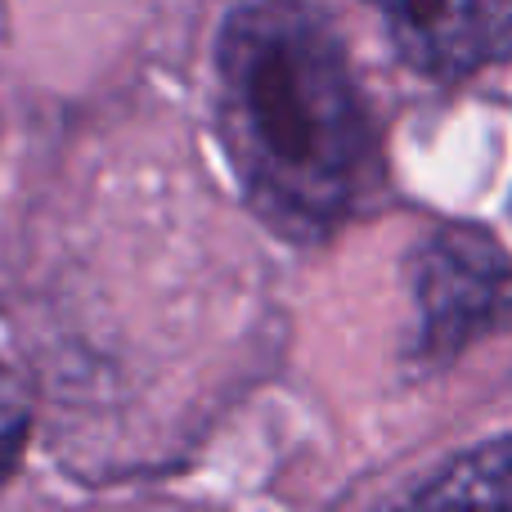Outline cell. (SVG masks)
<instances>
[{
  "label": "cell",
  "mask_w": 512,
  "mask_h": 512,
  "mask_svg": "<svg viewBox=\"0 0 512 512\" xmlns=\"http://www.w3.org/2000/svg\"><path fill=\"white\" fill-rule=\"evenodd\" d=\"M216 122L252 212L319 243L382 189L373 108L315 0H239L216 36Z\"/></svg>",
  "instance_id": "cell-1"
},
{
  "label": "cell",
  "mask_w": 512,
  "mask_h": 512,
  "mask_svg": "<svg viewBox=\"0 0 512 512\" xmlns=\"http://www.w3.org/2000/svg\"><path fill=\"white\" fill-rule=\"evenodd\" d=\"M418 355L454 360L512 324V256L472 221L441 225L414 261Z\"/></svg>",
  "instance_id": "cell-2"
},
{
  "label": "cell",
  "mask_w": 512,
  "mask_h": 512,
  "mask_svg": "<svg viewBox=\"0 0 512 512\" xmlns=\"http://www.w3.org/2000/svg\"><path fill=\"white\" fill-rule=\"evenodd\" d=\"M409 72L468 81L512 59V0H364Z\"/></svg>",
  "instance_id": "cell-3"
},
{
  "label": "cell",
  "mask_w": 512,
  "mask_h": 512,
  "mask_svg": "<svg viewBox=\"0 0 512 512\" xmlns=\"http://www.w3.org/2000/svg\"><path fill=\"white\" fill-rule=\"evenodd\" d=\"M409 499L423 508H441V504L512 508V436H499V441H486L477 450L459 454Z\"/></svg>",
  "instance_id": "cell-4"
},
{
  "label": "cell",
  "mask_w": 512,
  "mask_h": 512,
  "mask_svg": "<svg viewBox=\"0 0 512 512\" xmlns=\"http://www.w3.org/2000/svg\"><path fill=\"white\" fill-rule=\"evenodd\" d=\"M27 436H32V396H27L23 378L9 364H0V486L23 463Z\"/></svg>",
  "instance_id": "cell-5"
}]
</instances>
